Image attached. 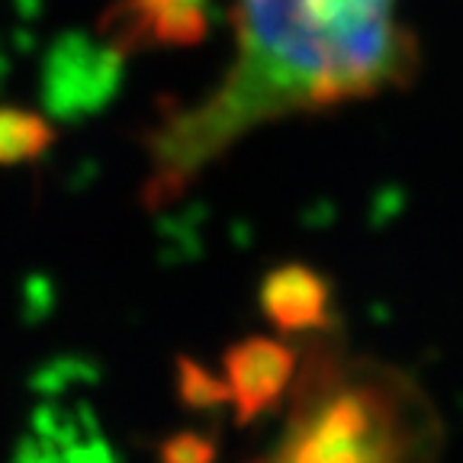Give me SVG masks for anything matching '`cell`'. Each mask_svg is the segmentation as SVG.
Instances as JSON below:
<instances>
[{"instance_id":"1","label":"cell","mask_w":463,"mask_h":463,"mask_svg":"<svg viewBox=\"0 0 463 463\" xmlns=\"http://www.w3.org/2000/svg\"><path fill=\"white\" fill-rule=\"evenodd\" d=\"M235 23L239 58L229 80L161 132L155 194L177 190L264 119L361 100L412 71V36L392 10L354 0H239Z\"/></svg>"},{"instance_id":"2","label":"cell","mask_w":463,"mask_h":463,"mask_svg":"<svg viewBox=\"0 0 463 463\" xmlns=\"http://www.w3.org/2000/svg\"><path fill=\"white\" fill-rule=\"evenodd\" d=\"M419 415L402 386L332 361L303 376L297 412L270 463H415Z\"/></svg>"},{"instance_id":"3","label":"cell","mask_w":463,"mask_h":463,"mask_svg":"<svg viewBox=\"0 0 463 463\" xmlns=\"http://www.w3.org/2000/svg\"><path fill=\"white\" fill-rule=\"evenodd\" d=\"M297 373V354L283 341L251 335L225 351L222 386L225 402H232L239 425L274 412Z\"/></svg>"},{"instance_id":"4","label":"cell","mask_w":463,"mask_h":463,"mask_svg":"<svg viewBox=\"0 0 463 463\" xmlns=\"http://www.w3.org/2000/svg\"><path fill=\"white\" fill-rule=\"evenodd\" d=\"M206 0H119L103 33L119 52L142 45H196L206 36Z\"/></svg>"},{"instance_id":"5","label":"cell","mask_w":463,"mask_h":463,"mask_svg":"<svg viewBox=\"0 0 463 463\" xmlns=\"http://www.w3.org/2000/svg\"><path fill=\"white\" fill-rule=\"evenodd\" d=\"M260 309L280 335L322 332L332 322V283L306 264H280L260 283Z\"/></svg>"},{"instance_id":"6","label":"cell","mask_w":463,"mask_h":463,"mask_svg":"<svg viewBox=\"0 0 463 463\" xmlns=\"http://www.w3.org/2000/svg\"><path fill=\"white\" fill-rule=\"evenodd\" d=\"M55 145V129L45 116L23 107H0V167L39 161Z\"/></svg>"},{"instance_id":"7","label":"cell","mask_w":463,"mask_h":463,"mask_svg":"<svg viewBox=\"0 0 463 463\" xmlns=\"http://www.w3.org/2000/svg\"><path fill=\"white\" fill-rule=\"evenodd\" d=\"M177 386H181V399L194 409H213V405L225 402V386L222 380H216L213 373L194 364L190 357H184L177 364Z\"/></svg>"},{"instance_id":"8","label":"cell","mask_w":463,"mask_h":463,"mask_svg":"<svg viewBox=\"0 0 463 463\" xmlns=\"http://www.w3.org/2000/svg\"><path fill=\"white\" fill-rule=\"evenodd\" d=\"M161 463H216V441L200 431L174 434L161 444Z\"/></svg>"},{"instance_id":"9","label":"cell","mask_w":463,"mask_h":463,"mask_svg":"<svg viewBox=\"0 0 463 463\" xmlns=\"http://www.w3.org/2000/svg\"><path fill=\"white\" fill-rule=\"evenodd\" d=\"M354 4H367V7H383V10H392V0H354Z\"/></svg>"}]
</instances>
